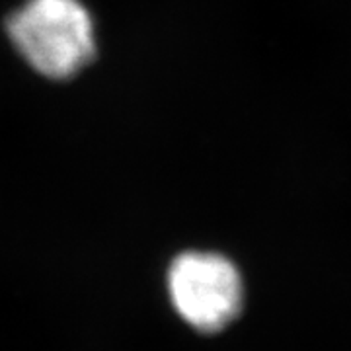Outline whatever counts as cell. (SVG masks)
I'll use <instances>...</instances> for the list:
<instances>
[{"instance_id": "6da1fadb", "label": "cell", "mask_w": 351, "mask_h": 351, "mask_svg": "<svg viewBox=\"0 0 351 351\" xmlns=\"http://www.w3.org/2000/svg\"><path fill=\"white\" fill-rule=\"evenodd\" d=\"M6 34L36 73L51 80L78 75L96 57L94 20L80 0H25Z\"/></svg>"}, {"instance_id": "7a4b0ae2", "label": "cell", "mask_w": 351, "mask_h": 351, "mask_svg": "<svg viewBox=\"0 0 351 351\" xmlns=\"http://www.w3.org/2000/svg\"><path fill=\"white\" fill-rule=\"evenodd\" d=\"M168 295L186 324L201 334H217L242 311L244 283L239 267L226 256L189 250L170 263Z\"/></svg>"}]
</instances>
